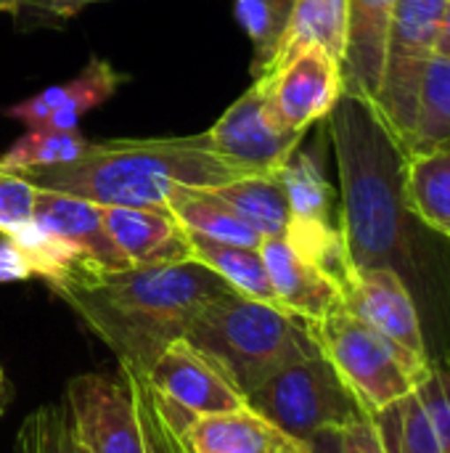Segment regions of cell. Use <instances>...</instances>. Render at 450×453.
I'll return each mask as SVG.
<instances>
[{
  "label": "cell",
  "mask_w": 450,
  "mask_h": 453,
  "mask_svg": "<svg viewBox=\"0 0 450 453\" xmlns=\"http://www.w3.org/2000/svg\"><path fill=\"white\" fill-rule=\"evenodd\" d=\"M34 186L0 165V234L8 236L34 215Z\"/></svg>",
  "instance_id": "31"
},
{
  "label": "cell",
  "mask_w": 450,
  "mask_h": 453,
  "mask_svg": "<svg viewBox=\"0 0 450 453\" xmlns=\"http://www.w3.org/2000/svg\"><path fill=\"white\" fill-rule=\"evenodd\" d=\"M64 411L85 453H167L141 382L127 374H77L66 382Z\"/></svg>",
  "instance_id": "6"
},
{
  "label": "cell",
  "mask_w": 450,
  "mask_h": 453,
  "mask_svg": "<svg viewBox=\"0 0 450 453\" xmlns=\"http://www.w3.org/2000/svg\"><path fill=\"white\" fill-rule=\"evenodd\" d=\"M347 19L350 0H294L289 24L284 29L271 69L310 45L324 48L342 64L347 48Z\"/></svg>",
  "instance_id": "20"
},
{
  "label": "cell",
  "mask_w": 450,
  "mask_h": 453,
  "mask_svg": "<svg viewBox=\"0 0 450 453\" xmlns=\"http://www.w3.org/2000/svg\"><path fill=\"white\" fill-rule=\"evenodd\" d=\"M188 242H191V260H196L204 268H210L212 273H217L236 295L278 305L271 279H268V271H265V263L260 257V250L223 244V242H212V239H204L196 234H188Z\"/></svg>",
  "instance_id": "22"
},
{
  "label": "cell",
  "mask_w": 450,
  "mask_h": 453,
  "mask_svg": "<svg viewBox=\"0 0 450 453\" xmlns=\"http://www.w3.org/2000/svg\"><path fill=\"white\" fill-rule=\"evenodd\" d=\"M164 207L178 218V223L188 234L249 250H260L263 244V236L255 228H249L212 188L175 186Z\"/></svg>",
  "instance_id": "19"
},
{
  "label": "cell",
  "mask_w": 450,
  "mask_h": 453,
  "mask_svg": "<svg viewBox=\"0 0 450 453\" xmlns=\"http://www.w3.org/2000/svg\"><path fill=\"white\" fill-rule=\"evenodd\" d=\"M403 199L416 220L450 242V143L406 157Z\"/></svg>",
  "instance_id": "21"
},
{
  "label": "cell",
  "mask_w": 450,
  "mask_h": 453,
  "mask_svg": "<svg viewBox=\"0 0 450 453\" xmlns=\"http://www.w3.org/2000/svg\"><path fill=\"white\" fill-rule=\"evenodd\" d=\"M294 0H233V13L252 42V77L271 69L284 29L289 24Z\"/></svg>",
  "instance_id": "27"
},
{
  "label": "cell",
  "mask_w": 450,
  "mask_h": 453,
  "mask_svg": "<svg viewBox=\"0 0 450 453\" xmlns=\"http://www.w3.org/2000/svg\"><path fill=\"white\" fill-rule=\"evenodd\" d=\"M11 453H74V435L64 406H37L19 425Z\"/></svg>",
  "instance_id": "29"
},
{
  "label": "cell",
  "mask_w": 450,
  "mask_h": 453,
  "mask_svg": "<svg viewBox=\"0 0 450 453\" xmlns=\"http://www.w3.org/2000/svg\"><path fill=\"white\" fill-rule=\"evenodd\" d=\"M260 77L273 119L297 133H308L318 119H326L345 93L342 64L318 45L297 50Z\"/></svg>",
  "instance_id": "11"
},
{
  "label": "cell",
  "mask_w": 450,
  "mask_h": 453,
  "mask_svg": "<svg viewBox=\"0 0 450 453\" xmlns=\"http://www.w3.org/2000/svg\"><path fill=\"white\" fill-rule=\"evenodd\" d=\"M32 268L27 263V257L21 255V250L3 236L0 239V284H11V281H27L32 279Z\"/></svg>",
  "instance_id": "33"
},
{
  "label": "cell",
  "mask_w": 450,
  "mask_h": 453,
  "mask_svg": "<svg viewBox=\"0 0 450 453\" xmlns=\"http://www.w3.org/2000/svg\"><path fill=\"white\" fill-rule=\"evenodd\" d=\"M329 135L339 162L342 210L339 231L355 268L395 271L430 324V281L416 255L403 199L406 151L366 98L342 93L329 111Z\"/></svg>",
  "instance_id": "1"
},
{
  "label": "cell",
  "mask_w": 450,
  "mask_h": 453,
  "mask_svg": "<svg viewBox=\"0 0 450 453\" xmlns=\"http://www.w3.org/2000/svg\"><path fill=\"white\" fill-rule=\"evenodd\" d=\"M0 239H3V234H0Z\"/></svg>",
  "instance_id": "41"
},
{
  "label": "cell",
  "mask_w": 450,
  "mask_h": 453,
  "mask_svg": "<svg viewBox=\"0 0 450 453\" xmlns=\"http://www.w3.org/2000/svg\"><path fill=\"white\" fill-rule=\"evenodd\" d=\"M342 305L355 319L398 342L408 353L427 358V340L419 308L406 281L390 268H355L350 287L342 292Z\"/></svg>",
  "instance_id": "12"
},
{
  "label": "cell",
  "mask_w": 450,
  "mask_h": 453,
  "mask_svg": "<svg viewBox=\"0 0 450 453\" xmlns=\"http://www.w3.org/2000/svg\"><path fill=\"white\" fill-rule=\"evenodd\" d=\"M247 406L302 443L324 433H339L361 417H369L324 356L278 372L247 395Z\"/></svg>",
  "instance_id": "7"
},
{
  "label": "cell",
  "mask_w": 450,
  "mask_h": 453,
  "mask_svg": "<svg viewBox=\"0 0 450 453\" xmlns=\"http://www.w3.org/2000/svg\"><path fill=\"white\" fill-rule=\"evenodd\" d=\"M74 453H85V449H80V446H77V441H74Z\"/></svg>",
  "instance_id": "40"
},
{
  "label": "cell",
  "mask_w": 450,
  "mask_h": 453,
  "mask_svg": "<svg viewBox=\"0 0 450 453\" xmlns=\"http://www.w3.org/2000/svg\"><path fill=\"white\" fill-rule=\"evenodd\" d=\"M183 340L210 358L244 398L278 372L321 356L308 321L236 292L207 303Z\"/></svg>",
  "instance_id": "4"
},
{
  "label": "cell",
  "mask_w": 450,
  "mask_h": 453,
  "mask_svg": "<svg viewBox=\"0 0 450 453\" xmlns=\"http://www.w3.org/2000/svg\"><path fill=\"white\" fill-rule=\"evenodd\" d=\"M416 398L422 401L446 453H450V348L440 358L430 361V372L416 388Z\"/></svg>",
  "instance_id": "30"
},
{
  "label": "cell",
  "mask_w": 450,
  "mask_h": 453,
  "mask_svg": "<svg viewBox=\"0 0 450 453\" xmlns=\"http://www.w3.org/2000/svg\"><path fill=\"white\" fill-rule=\"evenodd\" d=\"M387 453H446L416 393L371 414Z\"/></svg>",
  "instance_id": "26"
},
{
  "label": "cell",
  "mask_w": 450,
  "mask_h": 453,
  "mask_svg": "<svg viewBox=\"0 0 450 453\" xmlns=\"http://www.w3.org/2000/svg\"><path fill=\"white\" fill-rule=\"evenodd\" d=\"M438 53L450 58V0L446 5V16H443V27H440V37H438Z\"/></svg>",
  "instance_id": "36"
},
{
  "label": "cell",
  "mask_w": 450,
  "mask_h": 453,
  "mask_svg": "<svg viewBox=\"0 0 450 453\" xmlns=\"http://www.w3.org/2000/svg\"><path fill=\"white\" fill-rule=\"evenodd\" d=\"M278 180L289 199V218L334 223V188L329 186L318 159L310 151H294L278 170Z\"/></svg>",
  "instance_id": "25"
},
{
  "label": "cell",
  "mask_w": 450,
  "mask_h": 453,
  "mask_svg": "<svg viewBox=\"0 0 450 453\" xmlns=\"http://www.w3.org/2000/svg\"><path fill=\"white\" fill-rule=\"evenodd\" d=\"M260 257L265 263L276 303L284 311L294 313L308 324H316L342 308L339 289L308 260H302L284 236L263 239Z\"/></svg>",
  "instance_id": "15"
},
{
  "label": "cell",
  "mask_w": 450,
  "mask_h": 453,
  "mask_svg": "<svg viewBox=\"0 0 450 453\" xmlns=\"http://www.w3.org/2000/svg\"><path fill=\"white\" fill-rule=\"evenodd\" d=\"M339 453H387L379 427L371 417H361L358 422L339 430Z\"/></svg>",
  "instance_id": "32"
},
{
  "label": "cell",
  "mask_w": 450,
  "mask_h": 453,
  "mask_svg": "<svg viewBox=\"0 0 450 453\" xmlns=\"http://www.w3.org/2000/svg\"><path fill=\"white\" fill-rule=\"evenodd\" d=\"M260 453H316L310 443H302V441H294L289 446H281V449H273V451H260Z\"/></svg>",
  "instance_id": "37"
},
{
  "label": "cell",
  "mask_w": 450,
  "mask_h": 453,
  "mask_svg": "<svg viewBox=\"0 0 450 453\" xmlns=\"http://www.w3.org/2000/svg\"><path fill=\"white\" fill-rule=\"evenodd\" d=\"M450 143V58L432 53L419 96H416V114H414V130L411 141L406 146V157L432 151Z\"/></svg>",
  "instance_id": "24"
},
{
  "label": "cell",
  "mask_w": 450,
  "mask_h": 453,
  "mask_svg": "<svg viewBox=\"0 0 450 453\" xmlns=\"http://www.w3.org/2000/svg\"><path fill=\"white\" fill-rule=\"evenodd\" d=\"M90 3H101V0H21V5L50 13L56 19H72L74 13H80Z\"/></svg>",
  "instance_id": "34"
},
{
  "label": "cell",
  "mask_w": 450,
  "mask_h": 453,
  "mask_svg": "<svg viewBox=\"0 0 450 453\" xmlns=\"http://www.w3.org/2000/svg\"><path fill=\"white\" fill-rule=\"evenodd\" d=\"M5 401H8V382H5V374L0 369V411L5 409Z\"/></svg>",
  "instance_id": "39"
},
{
  "label": "cell",
  "mask_w": 450,
  "mask_h": 453,
  "mask_svg": "<svg viewBox=\"0 0 450 453\" xmlns=\"http://www.w3.org/2000/svg\"><path fill=\"white\" fill-rule=\"evenodd\" d=\"M141 388L167 453L178 433L194 419L247 406V398L231 380L186 340H175L154 361Z\"/></svg>",
  "instance_id": "8"
},
{
  "label": "cell",
  "mask_w": 450,
  "mask_h": 453,
  "mask_svg": "<svg viewBox=\"0 0 450 453\" xmlns=\"http://www.w3.org/2000/svg\"><path fill=\"white\" fill-rule=\"evenodd\" d=\"M50 289L114 353L119 372L135 382H143L154 361L175 340H183L207 303L233 292L196 260L106 271Z\"/></svg>",
  "instance_id": "2"
},
{
  "label": "cell",
  "mask_w": 450,
  "mask_h": 453,
  "mask_svg": "<svg viewBox=\"0 0 450 453\" xmlns=\"http://www.w3.org/2000/svg\"><path fill=\"white\" fill-rule=\"evenodd\" d=\"M103 226L130 268L191 260L188 231L170 210L101 207Z\"/></svg>",
  "instance_id": "14"
},
{
  "label": "cell",
  "mask_w": 450,
  "mask_h": 453,
  "mask_svg": "<svg viewBox=\"0 0 450 453\" xmlns=\"http://www.w3.org/2000/svg\"><path fill=\"white\" fill-rule=\"evenodd\" d=\"M448 0H398L387 48L382 82L377 93V111L406 151L414 130L416 96L422 85L424 66L432 53H438V37L443 27Z\"/></svg>",
  "instance_id": "9"
},
{
  "label": "cell",
  "mask_w": 450,
  "mask_h": 453,
  "mask_svg": "<svg viewBox=\"0 0 450 453\" xmlns=\"http://www.w3.org/2000/svg\"><path fill=\"white\" fill-rule=\"evenodd\" d=\"M308 326L321 356L347 382L369 417L416 393L430 372L427 358H419L387 340L345 311V305Z\"/></svg>",
  "instance_id": "5"
},
{
  "label": "cell",
  "mask_w": 450,
  "mask_h": 453,
  "mask_svg": "<svg viewBox=\"0 0 450 453\" xmlns=\"http://www.w3.org/2000/svg\"><path fill=\"white\" fill-rule=\"evenodd\" d=\"M316 453H339V433H324L316 441H310Z\"/></svg>",
  "instance_id": "35"
},
{
  "label": "cell",
  "mask_w": 450,
  "mask_h": 453,
  "mask_svg": "<svg viewBox=\"0 0 450 453\" xmlns=\"http://www.w3.org/2000/svg\"><path fill=\"white\" fill-rule=\"evenodd\" d=\"M88 149V141L77 130H29L8 151L0 154V165L21 173L37 167H53L77 159Z\"/></svg>",
  "instance_id": "28"
},
{
  "label": "cell",
  "mask_w": 450,
  "mask_h": 453,
  "mask_svg": "<svg viewBox=\"0 0 450 453\" xmlns=\"http://www.w3.org/2000/svg\"><path fill=\"white\" fill-rule=\"evenodd\" d=\"M42 228L53 231L80 252H85L93 263H98L103 271H125L130 268L127 260L119 255L114 247L106 226H103V212L98 204L58 194V191H34V215H32Z\"/></svg>",
  "instance_id": "17"
},
{
  "label": "cell",
  "mask_w": 450,
  "mask_h": 453,
  "mask_svg": "<svg viewBox=\"0 0 450 453\" xmlns=\"http://www.w3.org/2000/svg\"><path fill=\"white\" fill-rule=\"evenodd\" d=\"M125 80L127 74H122L111 61L93 56L77 77L61 85H50L8 106L5 117L24 122L29 130H77V122L88 111L109 101Z\"/></svg>",
  "instance_id": "13"
},
{
  "label": "cell",
  "mask_w": 450,
  "mask_h": 453,
  "mask_svg": "<svg viewBox=\"0 0 450 453\" xmlns=\"http://www.w3.org/2000/svg\"><path fill=\"white\" fill-rule=\"evenodd\" d=\"M294 443L292 435L273 427L249 406L199 417L170 443V453H260Z\"/></svg>",
  "instance_id": "18"
},
{
  "label": "cell",
  "mask_w": 450,
  "mask_h": 453,
  "mask_svg": "<svg viewBox=\"0 0 450 453\" xmlns=\"http://www.w3.org/2000/svg\"><path fill=\"white\" fill-rule=\"evenodd\" d=\"M34 188L69 194L98 207L167 210L175 186L217 188L244 170L212 151L207 133L183 138H122L101 141L64 165L21 170Z\"/></svg>",
  "instance_id": "3"
},
{
  "label": "cell",
  "mask_w": 450,
  "mask_h": 453,
  "mask_svg": "<svg viewBox=\"0 0 450 453\" xmlns=\"http://www.w3.org/2000/svg\"><path fill=\"white\" fill-rule=\"evenodd\" d=\"M302 135L305 133L286 130L273 119L263 77H255L252 88L207 130L212 151L247 175H276L300 149Z\"/></svg>",
  "instance_id": "10"
},
{
  "label": "cell",
  "mask_w": 450,
  "mask_h": 453,
  "mask_svg": "<svg viewBox=\"0 0 450 453\" xmlns=\"http://www.w3.org/2000/svg\"><path fill=\"white\" fill-rule=\"evenodd\" d=\"M19 8H21V0H0V13H11V16H16V13H19Z\"/></svg>",
  "instance_id": "38"
},
{
  "label": "cell",
  "mask_w": 450,
  "mask_h": 453,
  "mask_svg": "<svg viewBox=\"0 0 450 453\" xmlns=\"http://www.w3.org/2000/svg\"><path fill=\"white\" fill-rule=\"evenodd\" d=\"M398 0H350L347 19V48L342 58L345 93L377 101L385 48Z\"/></svg>",
  "instance_id": "16"
},
{
  "label": "cell",
  "mask_w": 450,
  "mask_h": 453,
  "mask_svg": "<svg viewBox=\"0 0 450 453\" xmlns=\"http://www.w3.org/2000/svg\"><path fill=\"white\" fill-rule=\"evenodd\" d=\"M263 239L284 236L289 226V199L276 175H247L212 188Z\"/></svg>",
  "instance_id": "23"
}]
</instances>
